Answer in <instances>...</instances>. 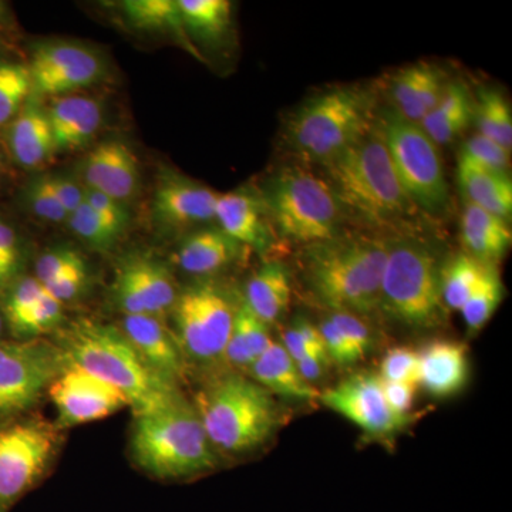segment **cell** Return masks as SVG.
<instances>
[{"mask_svg": "<svg viewBox=\"0 0 512 512\" xmlns=\"http://www.w3.org/2000/svg\"><path fill=\"white\" fill-rule=\"evenodd\" d=\"M187 33L207 42H218L231 26L228 0H177Z\"/></svg>", "mask_w": 512, "mask_h": 512, "instance_id": "cell-33", "label": "cell"}, {"mask_svg": "<svg viewBox=\"0 0 512 512\" xmlns=\"http://www.w3.org/2000/svg\"><path fill=\"white\" fill-rule=\"evenodd\" d=\"M448 83L446 74L433 64L417 63L400 70L390 83L394 113L420 124L439 104Z\"/></svg>", "mask_w": 512, "mask_h": 512, "instance_id": "cell-21", "label": "cell"}, {"mask_svg": "<svg viewBox=\"0 0 512 512\" xmlns=\"http://www.w3.org/2000/svg\"><path fill=\"white\" fill-rule=\"evenodd\" d=\"M66 366L46 340H0V426L26 416Z\"/></svg>", "mask_w": 512, "mask_h": 512, "instance_id": "cell-10", "label": "cell"}, {"mask_svg": "<svg viewBox=\"0 0 512 512\" xmlns=\"http://www.w3.org/2000/svg\"><path fill=\"white\" fill-rule=\"evenodd\" d=\"M242 245L220 228H207L184 239L175 261L190 275L205 276L221 271L238 258Z\"/></svg>", "mask_w": 512, "mask_h": 512, "instance_id": "cell-27", "label": "cell"}, {"mask_svg": "<svg viewBox=\"0 0 512 512\" xmlns=\"http://www.w3.org/2000/svg\"><path fill=\"white\" fill-rule=\"evenodd\" d=\"M441 266L420 238L387 239L380 309L412 328H436L444 320Z\"/></svg>", "mask_w": 512, "mask_h": 512, "instance_id": "cell-6", "label": "cell"}, {"mask_svg": "<svg viewBox=\"0 0 512 512\" xmlns=\"http://www.w3.org/2000/svg\"><path fill=\"white\" fill-rule=\"evenodd\" d=\"M420 353L409 348L389 350L380 366V379L387 382L419 384Z\"/></svg>", "mask_w": 512, "mask_h": 512, "instance_id": "cell-41", "label": "cell"}, {"mask_svg": "<svg viewBox=\"0 0 512 512\" xmlns=\"http://www.w3.org/2000/svg\"><path fill=\"white\" fill-rule=\"evenodd\" d=\"M87 281H89V269L84 265L57 276L56 279L42 286L53 298L64 303L76 299L86 288Z\"/></svg>", "mask_w": 512, "mask_h": 512, "instance_id": "cell-47", "label": "cell"}, {"mask_svg": "<svg viewBox=\"0 0 512 512\" xmlns=\"http://www.w3.org/2000/svg\"><path fill=\"white\" fill-rule=\"evenodd\" d=\"M25 249L16 229L0 218V293L23 276Z\"/></svg>", "mask_w": 512, "mask_h": 512, "instance_id": "cell-39", "label": "cell"}, {"mask_svg": "<svg viewBox=\"0 0 512 512\" xmlns=\"http://www.w3.org/2000/svg\"><path fill=\"white\" fill-rule=\"evenodd\" d=\"M10 156L26 170H35L52 160L56 153L47 109L42 99L30 94L18 116L6 128Z\"/></svg>", "mask_w": 512, "mask_h": 512, "instance_id": "cell-20", "label": "cell"}, {"mask_svg": "<svg viewBox=\"0 0 512 512\" xmlns=\"http://www.w3.org/2000/svg\"><path fill=\"white\" fill-rule=\"evenodd\" d=\"M47 180H49L57 200L60 201L70 217L83 204L86 188H83V185L77 183L72 177L63 174H47Z\"/></svg>", "mask_w": 512, "mask_h": 512, "instance_id": "cell-48", "label": "cell"}, {"mask_svg": "<svg viewBox=\"0 0 512 512\" xmlns=\"http://www.w3.org/2000/svg\"><path fill=\"white\" fill-rule=\"evenodd\" d=\"M473 116L474 103L467 87L461 83H448L439 104L419 126L437 147L447 146L466 130Z\"/></svg>", "mask_w": 512, "mask_h": 512, "instance_id": "cell-30", "label": "cell"}, {"mask_svg": "<svg viewBox=\"0 0 512 512\" xmlns=\"http://www.w3.org/2000/svg\"><path fill=\"white\" fill-rule=\"evenodd\" d=\"M214 450L197 410L183 397L137 416L131 433L134 463L158 480H184L214 470Z\"/></svg>", "mask_w": 512, "mask_h": 512, "instance_id": "cell-4", "label": "cell"}, {"mask_svg": "<svg viewBox=\"0 0 512 512\" xmlns=\"http://www.w3.org/2000/svg\"><path fill=\"white\" fill-rule=\"evenodd\" d=\"M505 295V288L501 276L495 265H487L483 275L470 298L460 309L463 313L468 332L477 333L490 322L494 313L500 308Z\"/></svg>", "mask_w": 512, "mask_h": 512, "instance_id": "cell-36", "label": "cell"}, {"mask_svg": "<svg viewBox=\"0 0 512 512\" xmlns=\"http://www.w3.org/2000/svg\"><path fill=\"white\" fill-rule=\"evenodd\" d=\"M217 192L183 175L165 174L154 195V212L161 224L185 228L215 220Z\"/></svg>", "mask_w": 512, "mask_h": 512, "instance_id": "cell-18", "label": "cell"}, {"mask_svg": "<svg viewBox=\"0 0 512 512\" xmlns=\"http://www.w3.org/2000/svg\"><path fill=\"white\" fill-rule=\"evenodd\" d=\"M510 153L511 151L505 150L490 138L476 134L468 138L467 143L464 144L461 157H466L481 167L507 173L510 167Z\"/></svg>", "mask_w": 512, "mask_h": 512, "instance_id": "cell-42", "label": "cell"}, {"mask_svg": "<svg viewBox=\"0 0 512 512\" xmlns=\"http://www.w3.org/2000/svg\"><path fill=\"white\" fill-rule=\"evenodd\" d=\"M26 202L33 214L42 220L56 222V224L69 220V214L57 200L56 194L47 180V175H40L28 185Z\"/></svg>", "mask_w": 512, "mask_h": 512, "instance_id": "cell-40", "label": "cell"}, {"mask_svg": "<svg viewBox=\"0 0 512 512\" xmlns=\"http://www.w3.org/2000/svg\"><path fill=\"white\" fill-rule=\"evenodd\" d=\"M318 329L330 360H333V362L338 363L340 366H352L360 362V357L357 356V353L349 345L345 336L340 333V330L333 325L332 320L329 318L323 320Z\"/></svg>", "mask_w": 512, "mask_h": 512, "instance_id": "cell-46", "label": "cell"}, {"mask_svg": "<svg viewBox=\"0 0 512 512\" xmlns=\"http://www.w3.org/2000/svg\"><path fill=\"white\" fill-rule=\"evenodd\" d=\"M215 220L220 229L239 245L265 251L271 245L268 210L256 195L249 191H232L218 195Z\"/></svg>", "mask_w": 512, "mask_h": 512, "instance_id": "cell-22", "label": "cell"}, {"mask_svg": "<svg viewBox=\"0 0 512 512\" xmlns=\"http://www.w3.org/2000/svg\"><path fill=\"white\" fill-rule=\"evenodd\" d=\"M468 375L467 350L460 343L437 340L420 353L419 384L431 396H454L466 386Z\"/></svg>", "mask_w": 512, "mask_h": 512, "instance_id": "cell-24", "label": "cell"}, {"mask_svg": "<svg viewBox=\"0 0 512 512\" xmlns=\"http://www.w3.org/2000/svg\"><path fill=\"white\" fill-rule=\"evenodd\" d=\"M387 239L335 237L311 245L305 256L309 291L330 312L370 315L380 309Z\"/></svg>", "mask_w": 512, "mask_h": 512, "instance_id": "cell-2", "label": "cell"}, {"mask_svg": "<svg viewBox=\"0 0 512 512\" xmlns=\"http://www.w3.org/2000/svg\"><path fill=\"white\" fill-rule=\"evenodd\" d=\"M291 295V278L285 266L279 262H266L249 279L244 303L256 318L271 325L284 315Z\"/></svg>", "mask_w": 512, "mask_h": 512, "instance_id": "cell-29", "label": "cell"}, {"mask_svg": "<svg viewBox=\"0 0 512 512\" xmlns=\"http://www.w3.org/2000/svg\"><path fill=\"white\" fill-rule=\"evenodd\" d=\"M272 342L274 340L269 335L268 325L256 318L247 305L241 302L235 313L234 326L222 356L232 366L249 369Z\"/></svg>", "mask_w": 512, "mask_h": 512, "instance_id": "cell-32", "label": "cell"}, {"mask_svg": "<svg viewBox=\"0 0 512 512\" xmlns=\"http://www.w3.org/2000/svg\"><path fill=\"white\" fill-rule=\"evenodd\" d=\"M121 8L128 23L134 28L173 35L183 42L188 52L198 56L188 40L177 0H126Z\"/></svg>", "mask_w": 512, "mask_h": 512, "instance_id": "cell-31", "label": "cell"}, {"mask_svg": "<svg viewBox=\"0 0 512 512\" xmlns=\"http://www.w3.org/2000/svg\"><path fill=\"white\" fill-rule=\"evenodd\" d=\"M32 94L29 67L0 60V127H8Z\"/></svg>", "mask_w": 512, "mask_h": 512, "instance_id": "cell-37", "label": "cell"}, {"mask_svg": "<svg viewBox=\"0 0 512 512\" xmlns=\"http://www.w3.org/2000/svg\"><path fill=\"white\" fill-rule=\"evenodd\" d=\"M84 265H86V262H84L82 255L72 248L47 249L45 254L40 255V258L37 259L35 278L40 282V285H45L47 282L56 279L57 276Z\"/></svg>", "mask_w": 512, "mask_h": 512, "instance_id": "cell-43", "label": "cell"}, {"mask_svg": "<svg viewBox=\"0 0 512 512\" xmlns=\"http://www.w3.org/2000/svg\"><path fill=\"white\" fill-rule=\"evenodd\" d=\"M82 177L87 190L124 202L136 194L140 168L136 154L127 144L109 140L94 147L84 158Z\"/></svg>", "mask_w": 512, "mask_h": 512, "instance_id": "cell-17", "label": "cell"}, {"mask_svg": "<svg viewBox=\"0 0 512 512\" xmlns=\"http://www.w3.org/2000/svg\"><path fill=\"white\" fill-rule=\"evenodd\" d=\"M400 184L417 210L439 217L448 207V184L439 147L419 124L386 111L376 124Z\"/></svg>", "mask_w": 512, "mask_h": 512, "instance_id": "cell-9", "label": "cell"}, {"mask_svg": "<svg viewBox=\"0 0 512 512\" xmlns=\"http://www.w3.org/2000/svg\"><path fill=\"white\" fill-rule=\"evenodd\" d=\"M461 239L466 254L481 264L495 265L510 249L512 234L508 221L467 202L461 218Z\"/></svg>", "mask_w": 512, "mask_h": 512, "instance_id": "cell-26", "label": "cell"}, {"mask_svg": "<svg viewBox=\"0 0 512 512\" xmlns=\"http://www.w3.org/2000/svg\"><path fill=\"white\" fill-rule=\"evenodd\" d=\"M5 330V320H3L2 313H0V340H3V333H5Z\"/></svg>", "mask_w": 512, "mask_h": 512, "instance_id": "cell-51", "label": "cell"}, {"mask_svg": "<svg viewBox=\"0 0 512 512\" xmlns=\"http://www.w3.org/2000/svg\"><path fill=\"white\" fill-rule=\"evenodd\" d=\"M56 431L23 416L0 426V512H9L46 471Z\"/></svg>", "mask_w": 512, "mask_h": 512, "instance_id": "cell-12", "label": "cell"}, {"mask_svg": "<svg viewBox=\"0 0 512 512\" xmlns=\"http://www.w3.org/2000/svg\"><path fill=\"white\" fill-rule=\"evenodd\" d=\"M319 399L332 412L345 417L372 437L394 436L410 419L390 409L384 399L382 380L370 373L348 377L319 394Z\"/></svg>", "mask_w": 512, "mask_h": 512, "instance_id": "cell-14", "label": "cell"}, {"mask_svg": "<svg viewBox=\"0 0 512 512\" xmlns=\"http://www.w3.org/2000/svg\"><path fill=\"white\" fill-rule=\"evenodd\" d=\"M47 394L55 406L57 429L103 420L128 406L119 390L69 362Z\"/></svg>", "mask_w": 512, "mask_h": 512, "instance_id": "cell-13", "label": "cell"}, {"mask_svg": "<svg viewBox=\"0 0 512 512\" xmlns=\"http://www.w3.org/2000/svg\"><path fill=\"white\" fill-rule=\"evenodd\" d=\"M252 379L271 394L295 400H312L319 394L299 373L298 366L282 343L269 348L249 367Z\"/></svg>", "mask_w": 512, "mask_h": 512, "instance_id": "cell-28", "label": "cell"}, {"mask_svg": "<svg viewBox=\"0 0 512 512\" xmlns=\"http://www.w3.org/2000/svg\"><path fill=\"white\" fill-rule=\"evenodd\" d=\"M373 113V97L366 90H326L295 111L289 121V144L305 160L328 163L375 128Z\"/></svg>", "mask_w": 512, "mask_h": 512, "instance_id": "cell-7", "label": "cell"}, {"mask_svg": "<svg viewBox=\"0 0 512 512\" xmlns=\"http://www.w3.org/2000/svg\"><path fill=\"white\" fill-rule=\"evenodd\" d=\"M198 416L214 448L244 453L274 436L281 421L274 396L255 380L220 377L197 397Z\"/></svg>", "mask_w": 512, "mask_h": 512, "instance_id": "cell-5", "label": "cell"}, {"mask_svg": "<svg viewBox=\"0 0 512 512\" xmlns=\"http://www.w3.org/2000/svg\"><path fill=\"white\" fill-rule=\"evenodd\" d=\"M323 165L342 208L370 224L404 221L417 211L394 173L377 127Z\"/></svg>", "mask_w": 512, "mask_h": 512, "instance_id": "cell-3", "label": "cell"}, {"mask_svg": "<svg viewBox=\"0 0 512 512\" xmlns=\"http://www.w3.org/2000/svg\"><path fill=\"white\" fill-rule=\"evenodd\" d=\"M67 222H69L70 228L73 229L74 234L82 239L83 242H86L89 247L96 249V251H110L121 237L119 232L114 231V229L111 228L103 218L99 217L84 201L83 204L70 215Z\"/></svg>", "mask_w": 512, "mask_h": 512, "instance_id": "cell-38", "label": "cell"}, {"mask_svg": "<svg viewBox=\"0 0 512 512\" xmlns=\"http://www.w3.org/2000/svg\"><path fill=\"white\" fill-rule=\"evenodd\" d=\"M266 210L281 237L298 244H319L338 237L342 205L328 181L303 167L276 175Z\"/></svg>", "mask_w": 512, "mask_h": 512, "instance_id": "cell-8", "label": "cell"}, {"mask_svg": "<svg viewBox=\"0 0 512 512\" xmlns=\"http://www.w3.org/2000/svg\"><path fill=\"white\" fill-rule=\"evenodd\" d=\"M382 380V379H380ZM417 384L387 382L382 380V390L384 399L389 404L390 409L400 416H409L412 410L414 397H416Z\"/></svg>", "mask_w": 512, "mask_h": 512, "instance_id": "cell-49", "label": "cell"}, {"mask_svg": "<svg viewBox=\"0 0 512 512\" xmlns=\"http://www.w3.org/2000/svg\"><path fill=\"white\" fill-rule=\"evenodd\" d=\"M60 349L67 362L119 390L136 417L164 409L181 397L175 384L158 376L141 359L121 329L77 320Z\"/></svg>", "mask_w": 512, "mask_h": 512, "instance_id": "cell-1", "label": "cell"}, {"mask_svg": "<svg viewBox=\"0 0 512 512\" xmlns=\"http://www.w3.org/2000/svg\"><path fill=\"white\" fill-rule=\"evenodd\" d=\"M47 117L57 153L86 146L99 131L103 111L99 101L84 96H66L50 104Z\"/></svg>", "mask_w": 512, "mask_h": 512, "instance_id": "cell-23", "label": "cell"}, {"mask_svg": "<svg viewBox=\"0 0 512 512\" xmlns=\"http://www.w3.org/2000/svg\"><path fill=\"white\" fill-rule=\"evenodd\" d=\"M329 319L340 330V333L345 336L349 345L352 346L357 356L362 360L366 353L369 352L370 343H372L369 329H367L363 320L359 316L348 312H332Z\"/></svg>", "mask_w": 512, "mask_h": 512, "instance_id": "cell-45", "label": "cell"}, {"mask_svg": "<svg viewBox=\"0 0 512 512\" xmlns=\"http://www.w3.org/2000/svg\"><path fill=\"white\" fill-rule=\"evenodd\" d=\"M29 73L32 94L63 96L92 86L103 76V62L93 50L74 43H49L33 52Z\"/></svg>", "mask_w": 512, "mask_h": 512, "instance_id": "cell-15", "label": "cell"}, {"mask_svg": "<svg viewBox=\"0 0 512 512\" xmlns=\"http://www.w3.org/2000/svg\"><path fill=\"white\" fill-rule=\"evenodd\" d=\"M114 296L124 316L160 318L173 311L178 291L170 269L151 258H131L120 266L114 281Z\"/></svg>", "mask_w": 512, "mask_h": 512, "instance_id": "cell-16", "label": "cell"}, {"mask_svg": "<svg viewBox=\"0 0 512 512\" xmlns=\"http://www.w3.org/2000/svg\"><path fill=\"white\" fill-rule=\"evenodd\" d=\"M0 170H2V153H0Z\"/></svg>", "mask_w": 512, "mask_h": 512, "instance_id": "cell-52", "label": "cell"}, {"mask_svg": "<svg viewBox=\"0 0 512 512\" xmlns=\"http://www.w3.org/2000/svg\"><path fill=\"white\" fill-rule=\"evenodd\" d=\"M0 10H2V5H0Z\"/></svg>", "mask_w": 512, "mask_h": 512, "instance_id": "cell-53", "label": "cell"}, {"mask_svg": "<svg viewBox=\"0 0 512 512\" xmlns=\"http://www.w3.org/2000/svg\"><path fill=\"white\" fill-rule=\"evenodd\" d=\"M329 362L330 359L328 353H326L325 346H320V348L308 350L305 356L296 362V366H298L299 373H301L303 379L311 384L323 376Z\"/></svg>", "mask_w": 512, "mask_h": 512, "instance_id": "cell-50", "label": "cell"}, {"mask_svg": "<svg viewBox=\"0 0 512 512\" xmlns=\"http://www.w3.org/2000/svg\"><path fill=\"white\" fill-rule=\"evenodd\" d=\"M121 332L133 345L141 359L158 376L175 384L184 377V353L177 339L160 318L150 315L124 316Z\"/></svg>", "mask_w": 512, "mask_h": 512, "instance_id": "cell-19", "label": "cell"}, {"mask_svg": "<svg viewBox=\"0 0 512 512\" xmlns=\"http://www.w3.org/2000/svg\"><path fill=\"white\" fill-rule=\"evenodd\" d=\"M458 183L468 204L510 221L512 180L508 173L481 167L466 157L458 160Z\"/></svg>", "mask_w": 512, "mask_h": 512, "instance_id": "cell-25", "label": "cell"}, {"mask_svg": "<svg viewBox=\"0 0 512 512\" xmlns=\"http://www.w3.org/2000/svg\"><path fill=\"white\" fill-rule=\"evenodd\" d=\"M238 305L220 284L201 281L178 292L173 306L177 342L201 362L224 355Z\"/></svg>", "mask_w": 512, "mask_h": 512, "instance_id": "cell-11", "label": "cell"}, {"mask_svg": "<svg viewBox=\"0 0 512 512\" xmlns=\"http://www.w3.org/2000/svg\"><path fill=\"white\" fill-rule=\"evenodd\" d=\"M84 202L89 205L99 217L103 218L114 231L120 235L126 231L128 222H130V214L123 202L113 200L107 195L101 194L99 191H84Z\"/></svg>", "mask_w": 512, "mask_h": 512, "instance_id": "cell-44", "label": "cell"}, {"mask_svg": "<svg viewBox=\"0 0 512 512\" xmlns=\"http://www.w3.org/2000/svg\"><path fill=\"white\" fill-rule=\"evenodd\" d=\"M473 256L460 252L441 266V296L447 308L460 311L476 288L484 268Z\"/></svg>", "mask_w": 512, "mask_h": 512, "instance_id": "cell-34", "label": "cell"}, {"mask_svg": "<svg viewBox=\"0 0 512 512\" xmlns=\"http://www.w3.org/2000/svg\"><path fill=\"white\" fill-rule=\"evenodd\" d=\"M478 131L481 136L490 138L505 150L512 147L511 107L504 94L497 89H481L474 104Z\"/></svg>", "mask_w": 512, "mask_h": 512, "instance_id": "cell-35", "label": "cell"}]
</instances>
